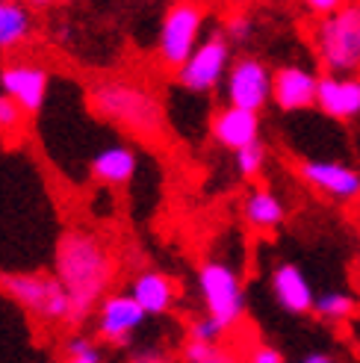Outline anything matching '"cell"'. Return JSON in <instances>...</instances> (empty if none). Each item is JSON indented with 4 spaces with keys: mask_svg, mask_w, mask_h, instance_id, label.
I'll return each instance as SVG.
<instances>
[{
    "mask_svg": "<svg viewBox=\"0 0 360 363\" xmlns=\"http://www.w3.org/2000/svg\"><path fill=\"white\" fill-rule=\"evenodd\" d=\"M298 4H301V9L308 12V15L322 18V15H331V12H337L339 6H346L349 0H298Z\"/></svg>",
    "mask_w": 360,
    "mask_h": 363,
    "instance_id": "cell-29",
    "label": "cell"
},
{
    "mask_svg": "<svg viewBox=\"0 0 360 363\" xmlns=\"http://www.w3.org/2000/svg\"><path fill=\"white\" fill-rule=\"evenodd\" d=\"M296 174L304 186L337 204L360 201V172L343 160H301Z\"/></svg>",
    "mask_w": 360,
    "mask_h": 363,
    "instance_id": "cell-9",
    "label": "cell"
},
{
    "mask_svg": "<svg viewBox=\"0 0 360 363\" xmlns=\"http://www.w3.org/2000/svg\"><path fill=\"white\" fill-rule=\"evenodd\" d=\"M130 293L133 298L145 307L148 316H166L171 313V307L177 301V286L169 275L163 272H154V269H145L130 281Z\"/></svg>",
    "mask_w": 360,
    "mask_h": 363,
    "instance_id": "cell-18",
    "label": "cell"
},
{
    "mask_svg": "<svg viewBox=\"0 0 360 363\" xmlns=\"http://www.w3.org/2000/svg\"><path fill=\"white\" fill-rule=\"evenodd\" d=\"M316 110L334 121H354L360 118V77H339L322 74Z\"/></svg>",
    "mask_w": 360,
    "mask_h": 363,
    "instance_id": "cell-15",
    "label": "cell"
},
{
    "mask_svg": "<svg viewBox=\"0 0 360 363\" xmlns=\"http://www.w3.org/2000/svg\"><path fill=\"white\" fill-rule=\"evenodd\" d=\"M24 4H27L30 9H47V6L57 4V0H24Z\"/></svg>",
    "mask_w": 360,
    "mask_h": 363,
    "instance_id": "cell-31",
    "label": "cell"
},
{
    "mask_svg": "<svg viewBox=\"0 0 360 363\" xmlns=\"http://www.w3.org/2000/svg\"><path fill=\"white\" fill-rule=\"evenodd\" d=\"M89 106L98 118L136 139H157L166 130L163 104L148 86L130 80H98L89 89Z\"/></svg>",
    "mask_w": 360,
    "mask_h": 363,
    "instance_id": "cell-2",
    "label": "cell"
},
{
    "mask_svg": "<svg viewBox=\"0 0 360 363\" xmlns=\"http://www.w3.org/2000/svg\"><path fill=\"white\" fill-rule=\"evenodd\" d=\"M128 363H177V357L163 346H139L128 354Z\"/></svg>",
    "mask_w": 360,
    "mask_h": 363,
    "instance_id": "cell-27",
    "label": "cell"
},
{
    "mask_svg": "<svg viewBox=\"0 0 360 363\" xmlns=\"http://www.w3.org/2000/svg\"><path fill=\"white\" fill-rule=\"evenodd\" d=\"M50 89V71L33 60H12L0 68V92L18 101L30 113H39L45 106Z\"/></svg>",
    "mask_w": 360,
    "mask_h": 363,
    "instance_id": "cell-11",
    "label": "cell"
},
{
    "mask_svg": "<svg viewBox=\"0 0 360 363\" xmlns=\"http://www.w3.org/2000/svg\"><path fill=\"white\" fill-rule=\"evenodd\" d=\"M53 275L60 278L65 293L74 304V325L86 322L95 313L101 298L110 293L116 281V257L110 245L95 230L71 228L65 230L57 254H53Z\"/></svg>",
    "mask_w": 360,
    "mask_h": 363,
    "instance_id": "cell-1",
    "label": "cell"
},
{
    "mask_svg": "<svg viewBox=\"0 0 360 363\" xmlns=\"http://www.w3.org/2000/svg\"><path fill=\"white\" fill-rule=\"evenodd\" d=\"M180 363H245L237 352H230L222 342H198L186 340L180 349Z\"/></svg>",
    "mask_w": 360,
    "mask_h": 363,
    "instance_id": "cell-21",
    "label": "cell"
},
{
    "mask_svg": "<svg viewBox=\"0 0 360 363\" xmlns=\"http://www.w3.org/2000/svg\"><path fill=\"white\" fill-rule=\"evenodd\" d=\"M139 169V157L130 145H106L89 162V174L103 186H128Z\"/></svg>",
    "mask_w": 360,
    "mask_h": 363,
    "instance_id": "cell-17",
    "label": "cell"
},
{
    "mask_svg": "<svg viewBox=\"0 0 360 363\" xmlns=\"http://www.w3.org/2000/svg\"><path fill=\"white\" fill-rule=\"evenodd\" d=\"M62 363H103V349H101V340L92 337H71L65 342V360Z\"/></svg>",
    "mask_w": 360,
    "mask_h": 363,
    "instance_id": "cell-23",
    "label": "cell"
},
{
    "mask_svg": "<svg viewBox=\"0 0 360 363\" xmlns=\"http://www.w3.org/2000/svg\"><path fill=\"white\" fill-rule=\"evenodd\" d=\"M233 62V45L225 33L204 35L201 45L192 50V57L177 68V83L192 95H210L219 86H225V77Z\"/></svg>",
    "mask_w": 360,
    "mask_h": 363,
    "instance_id": "cell-7",
    "label": "cell"
},
{
    "mask_svg": "<svg viewBox=\"0 0 360 363\" xmlns=\"http://www.w3.org/2000/svg\"><path fill=\"white\" fill-rule=\"evenodd\" d=\"M298 363H339V360L331 352H308Z\"/></svg>",
    "mask_w": 360,
    "mask_h": 363,
    "instance_id": "cell-30",
    "label": "cell"
},
{
    "mask_svg": "<svg viewBox=\"0 0 360 363\" xmlns=\"http://www.w3.org/2000/svg\"><path fill=\"white\" fill-rule=\"evenodd\" d=\"M245 363H286V360L275 346H269V342H254L245 354Z\"/></svg>",
    "mask_w": 360,
    "mask_h": 363,
    "instance_id": "cell-28",
    "label": "cell"
},
{
    "mask_svg": "<svg viewBox=\"0 0 360 363\" xmlns=\"http://www.w3.org/2000/svg\"><path fill=\"white\" fill-rule=\"evenodd\" d=\"M204 21H207V9L201 0H174L163 15V24H159L157 60L166 68L177 71L192 57V50L201 45Z\"/></svg>",
    "mask_w": 360,
    "mask_h": 363,
    "instance_id": "cell-6",
    "label": "cell"
},
{
    "mask_svg": "<svg viewBox=\"0 0 360 363\" xmlns=\"http://www.w3.org/2000/svg\"><path fill=\"white\" fill-rule=\"evenodd\" d=\"M233 162H237L240 177L257 180L266 169V162H269V151H266L263 142H251V145H245V148H240L237 154H233Z\"/></svg>",
    "mask_w": 360,
    "mask_h": 363,
    "instance_id": "cell-22",
    "label": "cell"
},
{
    "mask_svg": "<svg viewBox=\"0 0 360 363\" xmlns=\"http://www.w3.org/2000/svg\"><path fill=\"white\" fill-rule=\"evenodd\" d=\"M310 48L322 74L360 77V0L313 21Z\"/></svg>",
    "mask_w": 360,
    "mask_h": 363,
    "instance_id": "cell-3",
    "label": "cell"
},
{
    "mask_svg": "<svg viewBox=\"0 0 360 363\" xmlns=\"http://www.w3.org/2000/svg\"><path fill=\"white\" fill-rule=\"evenodd\" d=\"M272 77L275 71L260 57H237L225 77V101L242 110L263 113L272 104Z\"/></svg>",
    "mask_w": 360,
    "mask_h": 363,
    "instance_id": "cell-8",
    "label": "cell"
},
{
    "mask_svg": "<svg viewBox=\"0 0 360 363\" xmlns=\"http://www.w3.org/2000/svg\"><path fill=\"white\" fill-rule=\"evenodd\" d=\"M319 71L301 62L275 68L272 77V104L281 113H304L316 106L319 95Z\"/></svg>",
    "mask_w": 360,
    "mask_h": 363,
    "instance_id": "cell-12",
    "label": "cell"
},
{
    "mask_svg": "<svg viewBox=\"0 0 360 363\" xmlns=\"http://www.w3.org/2000/svg\"><path fill=\"white\" fill-rule=\"evenodd\" d=\"M0 289L45 325H74V304L57 275H39V272L0 275Z\"/></svg>",
    "mask_w": 360,
    "mask_h": 363,
    "instance_id": "cell-4",
    "label": "cell"
},
{
    "mask_svg": "<svg viewBox=\"0 0 360 363\" xmlns=\"http://www.w3.org/2000/svg\"><path fill=\"white\" fill-rule=\"evenodd\" d=\"M198 296L204 301V313L213 316L225 331L237 328L245 319L242 278L225 260H204L198 266Z\"/></svg>",
    "mask_w": 360,
    "mask_h": 363,
    "instance_id": "cell-5",
    "label": "cell"
},
{
    "mask_svg": "<svg viewBox=\"0 0 360 363\" xmlns=\"http://www.w3.org/2000/svg\"><path fill=\"white\" fill-rule=\"evenodd\" d=\"M269 286H272L275 301L290 316H310L313 313L316 289L298 263H290V260L278 263L272 269V275H269Z\"/></svg>",
    "mask_w": 360,
    "mask_h": 363,
    "instance_id": "cell-14",
    "label": "cell"
},
{
    "mask_svg": "<svg viewBox=\"0 0 360 363\" xmlns=\"http://www.w3.org/2000/svg\"><path fill=\"white\" fill-rule=\"evenodd\" d=\"M222 33L227 35V42H230V45H245L251 35H254V18L245 15V12L230 15V18H225Z\"/></svg>",
    "mask_w": 360,
    "mask_h": 363,
    "instance_id": "cell-26",
    "label": "cell"
},
{
    "mask_svg": "<svg viewBox=\"0 0 360 363\" xmlns=\"http://www.w3.org/2000/svg\"><path fill=\"white\" fill-rule=\"evenodd\" d=\"M313 316L325 325H346L357 316V298L346 289H325L316 296Z\"/></svg>",
    "mask_w": 360,
    "mask_h": 363,
    "instance_id": "cell-20",
    "label": "cell"
},
{
    "mask_svg": "<svg viewBox=\"0 0 360 363\" xmlns=\"http://www.w3.org/2000/svg\"><path fill=\"white\" fill-rule=\"evenodd\" d=\"M225 334L227 331L207 313L189 319V325H186V340H198V342H222Z\"/></svg>",
    "mask_w": 360,
    "mask_h": 363,
    "instance_id": "cell-25",
    "label": "cell"
},
{
    "mask_svg": "<svg viewBox=\"0 0 360 363\" xmlns=\"http://www.w3.org/2000/svg\"><path fill=\"white\" fill-rule=\"evenodd\" d=\"M24 116L27 110L9 95L0 92V136H18L24 130Z\"/></svg>",
    "mask_w": 360,
    "mask_h": 363,
    "instance_id": "cell-24",
    "label": "cell"
},
{
    "mask_svg": "<svg viewBox=\"0 0 360 363\" xmlns=\"http://www.w3.org/2000/svg\"><path fill=\"white\" fill-rule=\"evenodd\" d=\"M210 136L219 148L237 154L245 145L260 142V113L225 104L210 118Z\"/></svg>",
    "mask_w": 360,
    "mask_h": 363,
    "instance_id": "cell-13",
    "label": "cell"
},
{
    "mask_svg": "<svg viewBox=\"0 0 360 363\" xmlns=\"http://www.w3.org/2000/svg\"><path fill=\"white\" fill-rule=\"evenodd\" d=\"M33 35V9L24 0H0V53L24 48Z\"/></svg>",
    "mask_w": 360,
    "mask_h": 363,
    "instance_id": "cell-19",
    "label": "cell"
},
{
    "mask_svg": "<svg viewBox=\"0 0 360 363\" xmlns=\"http://www.w3.org/2000/svg\"><path fill=\"white\" fill-rule=\"evenodd\" d=\"M148 313L133 293H106L95 307V334L106 346H130L133 334L145 325Z\"/></svg>",
    "mask_w": 360,
    "mask_h": 363,
    "instance_id": "cell-10",
    "label": "cell"
},
{
    "mask_svg": "<svg viewBox=\"0 0 360 363\" xmlns=\"http://www.w3.org/2000/svg\"><path fill=\"white\" fill-rule=\"evenodd\" d=\"M242 222L254 233H275L286 222V204L269 186H251L242 198Z\"/></svg>",
    "mask_w": 360,
    "mask_h": 363,
    "instance_id": "cell-16",
    "label": "cell"
}]
</instances>
